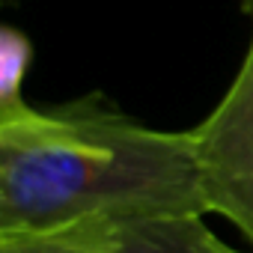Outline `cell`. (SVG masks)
<instances>
[{
  "label": "cell",
  "mask_w": 253,
  "mask_h": 253,
  "mask_svg": "<svg viewBox=\"0 0 253 253\" xmlns=\"http://www.w3.org/2000/svg\"><path fill=\"white\" fill-rule=\"evenodd\" d=\"M206 211L191 131L149 128L98 98L0 119V229Z\"/></svg>",
  "instance_id": "6da1fadb"
},
{
  "label": "cell",
  "mask_w": 253,
  "mask_h": 253,
  "mask_svg": "<svg viewBox=\"0 0 253 253\" xmlns=\"http://www.w3.org/2000/svg\"><path fill=\"white\" fill-rule=\"evenodd\" d=\"M191 137L206 209L223 214L253 244V42L226 95Z\"/></svg>",
  "instance_id": "7a4b0ae2"
},
{
  "label": "cell",
  "mask_w": 253,
  "mask_h": 253,
  "mask_svg": "<svg viewBox=\"0 0 253 253\" xmlns=\"http://www.w3.org/2000/svg\"><path fill=\"white\" fill-rule=\"evenodd\" d=\"M116 250L119 253H238L203 223V214L158 217V220L122 226L116 232Z\"/></svg>",
  "instance_id": "3957f363"
},
{
  "label": "cell",
  "mask_w": 253,
  "mask_h": 253,
  "mask_svg": "<svg viewBox=\"0 0 253 253\" xmlns=\"http://www.w3.org/2000/svg\"><path fill=\"white\" fill-rule=\"evenodd\" d=\"M113 226L72 223L54 229H0V253H89L116 244Z\"/></svg>",
  "instance_id": "277c9868"
},
{
  "label": "cell",
  "mask_w": 253,
  "mask_h": 253,
  "mask_svg": "<svg viewBox=\"0 0 253 253\" xmlns=\"http://www.w3.org/2000/svg\"><path fill=\"white\" fill-rule=\"evenodd\" d=\"M30 69V42L21 30H0V119H12L30 104L24 101V78Z\"/></svg>",
  "instance_id": "5b68a950"
},
{
  "label": "cell",
  "mask_w": 253,
  "mask_h": 253,
  "mask_svg": "<svg viewBox=\"0 0 253 253\" xmlns=\"http://www.w3.org/2000/svg\"><path fill=\"white\" fill-rule=\"evenodd\" d=\"M89 253H119V250H116V244H113V247H101V250H89Z\"/></svg>",
  "instance_id": "8992f818"
},
{
  "label": "cell",
  "mask_w": 253,
  "mask_h": 253,
  "mask_svg": "<svg viewBox=\"0 0 253 253\" xmlns=\"http://www.w3.org/2000/svg\"><path fill=\"white\" fill-rule=\"evenodd\" d=\"M244 6H247V9H250V12H253V0H244Z\"/></svg>",
  "instance_id": "52a82bcc"
}]
</instances>
